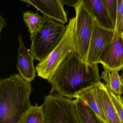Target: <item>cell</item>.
I'll return each mask as SVG.
<instances>
[{"instance_id": "cell-1", "label": "cell", "mask_w": 123, "mask_h": 123, "mask_svg": "<svg viewBox=\"0 0 123 123\" xmlns=\"http://www.w3.org/2000/svg\"><path fill=\"white\" fill-rule=\"evenodd\" d=\"M98 64H91L74 52L61 64L50 82V94L72 99L101 82Z\"/></svg>"}, {"instance_id": "cell-2", "label": "cell", "mask_w": 123, "mask_h": 123, "mask_svg": "<svg viewBox=\"0 0 123 123\" xmlns=\"http://www.w3.org/2000/svg\"><path fill=\"white\" fill-rule=\"evenodd\" d=\"M30 82L19 74L0 80V123H20L32 106Z\"/></svg>"}, {"instance_id": "cell-3", "label": "cell", "mask_w": 123, "mask_h": 123, "mask_svg": "<svg viewBox=\"0 0 123 123\" xmlns=\"http://www.w3.org/2000/svg\"><path fill=\"white\" fill-rule=\"evenodd\" d=\"M40 28L30 35V52L34 60L43 61L62 39L65 31L64 24L44 16Z\"/></svg>"}, {"instance_id": "cell-4", "label": "cell", "mask_w": 123, "mask_h": 123, "mask_svg": "<svg viewBox=\"0 0 123 123\" xmlns=\"http://www.w3.org/2000/svg\"><path fill=\"white\" fill-rule=\"evenodd\" d=\"M76 17L69 19L62 39L53 51L36 66L38 76L50 81L60 66L73 53H76L75 39Z\"/></svg>"}, {"instance_id": "cell-5", "label": "cell", "mask_w": 123, "mask_h": 123, "mask_svg": "<svg viewBox=\"0 0 123 123\" xmlns=\"http://www.w3.org/2000/svg\"><path fill=\"white\" fill-rule=\"evenodd\" d=\"M44 105L47 123H82L72 99L50 94L45 97Z\"/></svg>"}, {"instance_id": "cell-6", "label": "cell", "mask_w": 123, "mask_h": 123, "mask_svg": "<svg viewBox=\"0 0 123 123\" xmlns=\"http://www.w3.org/2000/svg\"><path fill=\"white\" fill-rule=\"evenodd\" d=\"M74 8L76 12L75 39L76 53L79 57L87 62L93 29V18L80 1Z\"/></svg>"}, {"instance_id": "cell-7", "label": "cell", "mask_w": 123, "mask_h": 123, "mask_svg": "<svg viewBox=\"0 0 123 123\" xmlns=\"http://www.w3.org/2000/svg\"><path fill=\"white\" fill-rule=\"evenodd\" d=\"M115 31L105 28L93 19L92 34L90 43L87 62L97 64L98 58L105 48L112 42Z\"/></svg>"}, {"instance_id": "cell-8", "label": "cell", "mask_w": 123, "mask_h": 123, "mask_svg": "<svg viewBox=\"0 0 123 123\" xmlns=\"http://www.w3.org/2000/svg\"><path fill=\"white\" fill-rule=\"evenodd\" d=\"M97 62L118 71L123 69V40L115 32L112 42L102 52Z\"/></svg>"}, {"instance_id": "cell-9", "label": "cell", "mask_w": 123, "mask_h": 123, "mask_svg": "<svg viewBox=\"0 0 123 123\" xmlns=\"http://www.w3.org/2000/svg\"><path fill=\"white\" fill-rule=\"evenodd\" d=\"M33 6L43 16L48 17L65 24L68 22V12L65 11L60 0H20Z\"/></svg>"}, {"instance_id": "cell-10", "label": "cell", "mask_w": 123, "mask_h": 123, "mask_svg": "<svg viewBox=\"0 0 123 123\" xmlns=\"http://www.w3.org/2000/svg\"><path fill=\"white\" fill-rule=\"evenodd\" d=\"M18 40L20 46L18 48L16 67L20 76L26 81L31 82L36 77V68L33 64L34 58L25 46L21 35L19 36Z\"/></svg>"}, {"instance_id": "cell-11", "label": "cell", "mask_w": 123, "mask_h": 123, "mask_svg": "<svg viewBox=\"0 0 123 123\" xmlns=\"http://www.w3.org/2000/svg\"><path fill=\"white\" fill-rule=\"evenodd\" d=\"M97 85L81 92L76 98L84 102L104 123H108L102 99Z\"/></svg>"}, {"instance_id": "cell-12", "label": "cell", "mask_w": 123, "mask_h": 123, "mask_svg": "<svg viewBox=\"0 0 123 123\" xmlns=\"http://www.w3.org/2000/svg\"><path fill=\"white\" fill-rule=\"evenodd\" d=\"M87 11L100 24L114 30V26L102 0H79Z\"/></svg>"}, {"instance_id": "cell-13", "label": "cell", "mask_w": 123, "mask_h": 123, "mask_svg": "<svg viewBox=\"0 0 123 123\" xmlns=\"http://www.w3.org/2000/svg\"><path fill=\"white\" fill-rule=\"evenodd\" d=\"M101 95L108 123H122L105 84L100 82L97 85Z\"/></svg>"}, {"instance_id": "cell-14", "label": "cell", "mask_w": 123, "mask_h": 123, "mask_svg": "<svg viewBox=\"0 0 123 123\" xmlns=\"http://www.w3.org/2000/svg\"><path fill=\"white\" fill-rule=\"evenodd\" d=\"M104 71L101 74V78L105 84L111 92L118 95H122V85L121 76L118 71L111 69L103 66Z\"/></svg>"}, {"instance_id": "cell-15", "label": "cell", "mask_w": 123, "mask_h": 123, "mask_svg": "<svg viewBox=\"0 0 123 123\" xmlns=\"http://www.w3.org/2000/svg\"><path fill=\"white\" fill-rule=\"evenodd\" d=\"M78 117L82 123H104L84 102L76 98L73 100Z\"/></svg>"}, {"instance_id": "cell-16", "label": "cell", "mask_w": 123, "mask_h": 123, "mask_svg": "<svg viewBox=\"0 0 123 123\" xmlns=\"http://www.w3.org/2000/svg\"><path fill=\"white\" fill-rule=\"evenodd\" d=\"M20 123H47L44 112V103L39 106L32 105L23 116Z\"/></svg>"}, {"instance_id": "cell-17", "label": "cell", "mask_w": 123, "mask_h": 123, "mask_svg": "<svg viewBox=\"0 0 123 123\" xmlns=\"http://www.w3.org/2000/svg\"><path fill=\"white\" fill-rule=\"evenodd\" d=\"M43 19L38 14V12L35 13L32 11H27L23 13V19L30 35L40 28Z\"/></svg>"}, {"instance_id": "cell-18", "label": "cell", "mask_w": 123, "mask_h": 123, "mask_svg": "<svg viewBox=\"0 0 123 123\" xmlns=\"http://www.w3.org/2000/svg\"><path fill=\"white\" fill-rule=\"evenodd\" d=\"M106 11L115 27L117 18V6L118 0H102Z\"/></svg>"}, {"instance_id": "cell-19", "label": "cell", "mask_w": 123, "mask_h": 123, "mask_svg": "<svg viewBox=\"0 0 123 123\" xmlns=\"http://www.w3.org/2000/svg\"><path fill=\"white\" fill-rule=\"evenodd\" d=\"M123 25V0H118L117 18L114 31L120 37H122Z\"/></svg>"}, {"instance_id": "cell-20", "label": "cell", "mask_w": 123, "mask_h": 123, "mask_svg": "<svg viewBox=\"0 0 123 123\" xmlns=\"http://www.w3.org/2000/svg\"><path fill=\"white\" fill-rule=\"evenodd\" d=\"M108 89L111 100L117 112L121 123H123V97L122 95L114 94L108 88Z\"/></svg>"}, {"instance_id": "cell-21", "label": "cell", "mask_w": 123, "mask_h": 123, "mask_svg": "<svg viewBox=\"0 0 123 123\" xmlns=\"http://www.w3.org/2000/svg\"><path fill=\"white\" fill-rule=\"evenodd\" d=\"M60 1L63 6L65 4L68 6H73L74 8L79 0H60Z\"/></svg>"}, {"instance_id": "cell-22", "label": "cell", "mask_w": 123, "mask_h": 123, "mask_svg": "<svg viewBox=\"0 0 123 123\" xmlns=\"http://www.w3.org/2000/svg\"><path fill=\"white\" fill-rule=\"evenodd\" d=\"M6 25V21L5 19L3 18L1 16H0V33L1 32L3 28L5 27Z\"/></svg>"}, {"instance_id": "cell-23", "label": "cell", "mask_w": 123, "mask_h": 123, "mask_svg": "<svg viewBox=\"0 0 123 123\" xmlns=\"http://www.w3.org/2000/svg\"><path fill=\"white\" fill-rule=\"evenodd\" d=\"M122 71V73L121 74V82H122V92L123 94V69Z\"/></svg>"}, {"instance_id": "cell-24", "label": "cell", "mask_w": 123, "mask_h": 123, "mask_svg": "<svg viewBox=\"0 0 123 123\" xmlns=\"http://www.w3.org/2000/svg\"><path fill=\"white\" fill-rule=\"evenodd\" d=\"M122 37L123 38V32H122Z\"/></svg>"}]
</instances>
